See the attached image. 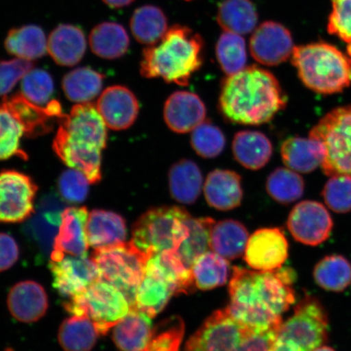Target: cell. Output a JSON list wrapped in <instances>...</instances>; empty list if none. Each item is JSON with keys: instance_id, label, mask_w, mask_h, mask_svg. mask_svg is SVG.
Segmentation results:
<instances>
[{"instance_id": "cell-33", "label": "cell", "mask_w": 351, "mask_h": 351, "mask_svg": "<svg viewBox=\"0 0 351 351\" xmlns=\"http://www.w3.org/2000/svg\"><path fill=\"white\" fill-rule=\"evenodd\" d=\"M248 239V232L243 223L226 219L215 223L210 232V249L232 261L245 252Z\"/></svg>"}, {"instance_id": "cell-23", "label": "cell", "mask_w": 351, "mask_h": 351, "mask_svg": "<svg viewBox=\"0 0 351 351\" xmlns=\"http://www.w3.org/2000/svg\"><path fill=\"white\" fill-rule=\"evenodd\" d=\"M8 306L12 317L19 322H37L47 310L48 298L45 289L33 280L17 283L8 293Z\"/></svg>"}, {"instance_id": "cell-54", "label": "cell", "mask_w": 351, "mask_h": 351, "mask_svg": "<svg viewBox=\"0 0 351 351\" xmlns=\"http://www.w3.org/2000/svg\"><path fill=\"white\" fill-rule=\"evenodd\" d=\"M313 351H335V350L331 348H329V346H319V348H318Z\"/></svg>"}, {"instance_id": "cell-26", "label": "cell", "mask_w": 351, "mask_h": 351, "mask_svg": "<svg viewBox=\"0 0 351 351\" xmlns=\"http://www.w3.org/2000/svg\"><path fill=\"white\" fill-rule=\"evenodd\" d=\"M152 318L137 308L113 328L112 339L121 351H143L153 335Z\"/></svg>"}, {"instance_id": "cell-4", "label": "cell", "mask_w": 351, "mask_h": 351, "mask_svg": "<svg viewBox=\"0 0 351 351\" xmlns=\"http://www.w3.org/2000/svg\"><path fill=\"white\" fill-rule=\"evenodd\" d=\"M203 39L191 29L174 25L154 45L143 52L140 73L146 78L186 86L203 64Z\"/></svg>"}, {"instance_id": "cell-19", "label": "cell", "mask_w": 351, "mask_h": 351, "mask_svg": "<svg viewBox=\"0 0 351 351\" xmlns=\"http://www.w3.org/2000/svg\"><path fill=\"white\" fill-rule=\"evenodd\" d=\"M206 116L207 108L203 100L191 91L174 92L165 104L164 119L174 133H190L205 121Z\"/></svg>"}, {"instance_id": "cell-7", "label": "cell", "mask_w": 351, "mask_h": 351, "mask_svg": "<svg viewBox=\"0 0 351 351\" xmlns=\"http://www.w3.org/2000/svg\"><path fill=\"white\" fill-rule=\"evenodd\" d=\"M191 215L176 206L149 209L134 223L131 243L150 258L165 251H177L187 238Z\"/></svg>"}, {"instance_id": "cell-44", "label": "cell", "mask_w": 351, "mask_h": 351, "mask_svg": "<svg viewBox=\"0 0 351 351\" xmlns=\"http://www.w3.org/2000/svg\"><path fill=\"white\" fill-rule=\"evenodd\" d=\"M191 143L195 152L204 159L217 158L225 150L226 140L222 130L204 121L192 131Z\"/></svg>"}, {"instance_id": "cell-42", "label": "cell", "mask_w": 351, "mask_h": 351, "mask_svg": "<svg viewBox=\"0 0 351 351\" xmlns=\"http://www.w3.org/2000/svg\"><path fill=\"white\" fill-rule=\"evenodd\" d=\"M216 56L222 71L227 76L245 69L247 62V51L243 35L223 32L217 43Z\"/></svg>"}, {"instance_id": "cell-47", "label": "cell", "mask_w": 351, "mask_h": 351, "mask_svg": "<svg viewBox=\"0 0 351 351\" xmlns=\"http://www.w3.org/2000/svg\"><path fill=\"white\" fill-rule=\"evenodd\" d=\"M324 202L337 213L351 212V178L332 177L322 191Z\"/></svg>"}, {"instance_id": "cell-12", "label": "cell", "mask_w": 351, "mask_h": 351, "mask_svg": "<svg viewBox=\"0 0 351 351\" xmlns=\"http://www.w3.org/2000/svg\"><path fill=\"white\" fill-rule=\"evenodd\" d=\"M38 189L28 175L15 170L0 172V223H20L32 217Z\"/></svg>"}, {"instance_id": "cell-27", "label": "cell", "mask_w": 351, "mask_h": 351, "mask_svg": "<svg viewBox=\"0 0 351 351\" xmlns=\"http://www.w3.org/2000/svg\"><path fill=\"white\" fill-rule=\"evenodd\" d=\"M280 155L288 169L309 173L322 166L324 149L322 143L313 138L291 137L282 143Z\"/></svg>"}, {"instance_id": "cell-10", "label": "cell", "mask_w": 351, "mask_h": 351, "mask_svg": "<svg viewBox=\"0 0 351 351\" xmlns=\"http://www.w3.org/2000/svg\"><path fill=\"white\" fill-rule=\"evenodd\" d=\"M91 258L100 278L119 289L136 308L135 296L149 258L130 241L95 249Z\"/></svg>"}, {"instance_id": "cell-20", "label": "cell", "mask_w": 351, "mask_h": 351, "mask_svg": "<svg viewBox=\"0 0 351 351\" xmlns=\"http://www.w3.org/2000/svg\"><path fill=\"white\" fill-rule=\"evenodd\" d=\"M88 210L85 207L65 208L61 213L58 232L55 237L53 251L76 256H87L86 223Z\"/></svg>"}, {"instance_id": "cell-39", "label": "cell", "mask_w": 351, "mask_h": 351, "mask_svg": "<svg viewBox=\"0 0 351 351\" xmlns=\"http://www.w3.org/2000/svg\"><path fill=\"white\" fill-rule=\"evenodd\" d=\"M313 276L315 283L327 291H344L351 285V263L339 254L328 256L315 265Z\"/></svg>"}, {"instance_id": "cell-49", "label": "cell", "mask_w": 351, "mask_h": 351, "mask_svg": "<svg viewBox=\"0 0 351 351\" xmlns=\"http://www.w3.org/2000/svg\"><path fill=\"white\" fill-rule=\"evenodd\" d=\"M328 32L351 44V0H332Z\"/></svg>"}, {"instance_id": "cell-34", "label": "cell", "mask_w": 351, "mask_h": 351, "mask_svg": "<svg viewBox=\"0 0 351 351\" xmlns=\"http://www.w3.org/2000/svg\"><path fill=\"white\" fill-rule=\"evenodd\" d=\"M217 21L223 32L245 35L257 27L258 14L251 0H223L219 6Z\"/></svg>"}, {"instance_id": "cell-30", "label": "cell", "mask_w": 351, "mask_h": 351, "mask_svg": "<svg viewBox=\"0 0 351 351\" xmlns=\"http://www.w3.org/2000/svg\"><path fill=\"white\" fill-rule=\"evenodd\" d=\"M4 47L16 58L32 61L42 58L47 52V38L40 26L25 25L8 32Z\"/></svg>"}, {"instance_id": "cell-29", "label": "cell", "mask_w": 351, "mask_h": 351, "mask_svg": "<svg viewBox=\"0 0 351 351\" xmlns=\"http://www.w3.org/2000/svg\"><path fill=\"white\" fill-rule=\"evenodd\" d=\"M89 44L92 52L100 58L116 60L128 51L130 37L122 25L104 21L92 29Z\"/></svg>"}, {"instance_id": "cell-50", "label": "cell", "mask_w": 351, "mask_h": 351, "mask_svg": "<svg viewBox=\"0 0 351 351\" xmlns=\"http://www.w3.org/2000/svg\"><path fill=\"white\" fill-rule=\"evenodd\" d=\"M33 68L32 61L19 58L0 60V98L10 93L17 82Z\"/></svg>"}, {"instance_id": "cell-9", "label": "cell", "mask_w": 351, "mask_h": 351, "mask_svg": "<svg viewBox=\"0 0 351 351\" xmlns=\"http://www.w3.org/2000/svg\"><path fill=\"white\" fill-rule=\"evenodd\" d=\"M309 137L323 145L324 174L351 178V105L328 112L311 129Z\"/></svg>"}, {"instance_id": "cell-13", "label": "cell", "mask_w": 351, "mask_h": 351, "mask_svg": "<svg viewBox=\"0 0 351 351\" xmlns=\"http://www.w3.org/2000/svg\"><path fill=\"white\" fill-rule=\"evenodd\" d=\"M50 269L53 285L61 296H77L97 280L99 271L91 257L52 252Z\"/></svg>"}, {"instance_id": "cell-22", "label": "cell", "mask_w": 351, "mask_h": 351, "mask_svg": "<svg viewBox=\"0 0 351 351\" xmlns=\"http://www.w3.org/2000/svg\"><path fill=\"white\" fill-rule=\"evenodd\" d=\"M87 41L81 27L72 24H60L47 38V53L60 66L72 67L86 54Z\"/></svg>"}, {"instance_id": "cell-1", "label": "cell", "mask_w": 351, "mask_h": 351, "mask_svg": "<svg viewBox=\"0 0 351 351\" xmlns=\"http://www.w3.org/2000/svg\"><path fill=\"white\" fill-rule=\"evenodd\" d=\"M293 276L289 267L253 271L236 266L227 307L237 319L249 326L262 330L279 328L282 314L295 302Z\"/></svg>"}, {"instance_id": "cell-17", "label": "cell", "mask_w": 351, "mask_h": 351, "mask_svg": "<svg viewBox=\"0 0 351 351\" xmlns=\"http://www.w3.org/2000/svg\"><path fill=\"white\" fill-rule=\"evenodd\" d=\"M3 103L23 126L25 136L29 138L44 135L53 128L52 121H58L64 115L61 105L57 100H51L46 106H38L22 94L3 99Z\"/></svg>"}, {"instance_id": "cell-31", "label": "cell", "mask_w": 351, "mask_h": 351, "mask_svg": "<svg viewBox=\"0 0 351 351\" xmlns=\"http://www.w3.org/2000/svg\"><path fill=\"white\" fill-rule=\"evenodd\" d=\"M174 295H177L172 285L160 276L145 269L142 282L136 292L135 306L152 319L163 311Z\"/></svg>"}, {"instance_id": "cell-43", "label": "cell", "mask_w": 351, "mask_h": 351, "mask_svg": "<svg viewBox=\"0 0 351 351\" xmlns=\"http://www.w3.org/2000/svg\"><path fill=\"white\" fill-rule=\"evenodd\" d=\"M23 135V126L2 103L0 105V160L13 156L27 160V155L21 148V138Z\"/></svg>"}, {"instance_id": "cell-8", "label": "cell", "mask_w": 351, "mask_h": 351, "mask_svg": "<svg viewBox=\"0 0 351 351\" xmlns=\"http://www.w3.org/2000/svg\"><path fill=\"white\" fill-rule=\"evenodd\" d=\"M64 306L72 315L89 318L101 336L106 335L131 310L130 302L124 293L102 279L69 298Z\"/></svg>"}, {"instance_id": "cell-28", "label": "cell", "mask_w": 351, "mask_h": 351, "mask_svg": "<svg viewBox=\"0 0 351 351\" xmlns=\"http://www.w3.org/2000/svg\"><path fill=\"white\" fill-rule=\"evenodd\" d=\"M171 196L180 204H193L204 188V178L194 161L181 160L171 167L169 172Z\"/></svg>"}, {"instance_id": "cell-35", "label": "cell", "mask_w": 351, "mask_h": 351, "mask_svg": "<svg viewBox=\"0 0 351 351\" xmlns=\"http://www.w3.org/2000/svg\"><path fill=\"white\" fill-rule=\"evenodd\" d=\"M130 26L136 40L147 46L160 42L169 30L165 12L153 5L137 8L131 16Z\"/></svg>"}, {"instance_id": "cell-48", "label": "cell", "mask_w": 351, "mask_h": 351, "mask_svg": "<svg viewBox=\"0 0 351 351\" xmlns=\"http://www.w3.org/2000/svg\"><path fill=\"white\" fill-rule=\"evenodd\" d=\"M89 184L86 176L80 171L73 169L66 170L59 178L60 195L68 203H82L89 193Z\"/></svg>"}, {"instance_id": "cell-46", "label": "cell", "mask_w": 351, "mask_h": 351, "mask_svg": "<svg viewBox=\"0 0 351 351\" xmlns=\"http://www.w3.org/2000/svg\"><path fill=\"white\" fill-rule=\"evenodd\" d=\"M184 333L182 319L174 317L166 319L154 328L152 339L143 351H179Z\"/></svg>"}, {"instance_id": "cell-18", "label": "cell", "mask_w": 351, "mask_h": 351, "mask_svg": "<svg viewBox=\"0 0 351 351\" xmlns=\"http://www.w3.org/2000/svg\"><path fill=\"white\" fill-rule=\"evenodd\" d=\"M96 108L108 128L121 131L134 124L138 116L139 104L128 88L112 86L101 94Z\"/></svg>"}, {"instance_id": "cell-55", "label": "cell", "mask_w": 351, "mask_h": 351, "mask_svg": "<svg viewBox=\"0 0 351 351\" xmlns=\"http://www.w3.org/2000/svg\"><path fill=\"white\" fill-rule=\"evenodd\" d=\"M187 1H190V0H187Z\"/></svg>"}, {"instance_id": "cell-11", "label": "cell", "mask_w": 351, "mask_h": 351, "mask_svg": "<svg viewBox=\"0 0 351 351\" xmlns=\"http://www.w3.org/2000/svg\"><path fill=\"white\" fill-rule=\"evenodd\" d=\"M278 337L295 342L304 351H313L326 344L328 318L322 302L311 296L302 298L292 317L282 322Z\"/></svg>"}, {"instance_id": "cell-16", "label": "cell", "mask_w": 351, "mask_h": 351, "mask_svg": "<svg viewBox=\"0 0 351 351\" xmlns=\"http://www.w3.org/2000/svg\"><path fill=\"white\" fill-rule=\"evenodd\" d=\"M288 254V241L282 231L266 228L250 237L244 258L254 270L273 271L282 267Z\"/></svg>"}, {"instance_id": "cell-53", "label": "cell", "mask_w": 351, "mask_h": 351, "mask_svg": "<svg viewBox=\"0 0 351 351\" xmlns=\"http://www.w3.org/2000/svg\"><path fill=\"white\" fill-rule=\"evenodd\" d=\"M107 6L111 8H122L130 5L134 0H102Z\"/></svg>"}, {"instance_id": "cell-41", "label": "cell", "mask_w": 351, "mask_h": 351, "mask_svg": "<svg viewBox=\"0 0 351 351\" xmlns=\"http://www.w3.org/2000/svg\"><path fill=\"white\" fill-rule=\"evenodd\" d=\"M305 182L295 171L278 168L267 179L266 190L271 199L282 204H289L304 195Z\"/></svg>"}, {"instance_id": "cell-38", "label": "cell", "mask_w": 351, "mask_h": 351, "mask_svg": "<svg viewBox=\"0 0 351 351\" xmlns=\"http://www.w3.org/2000/svg\"><path fill=\"white\" fill-rule=\"evenodd\" d=\"M104 76L89 67L72 70L63 78L62 87L66 97L73 102L89 103L99 94Z\"/></svg>"}, {"instance_id": "cell-52", "label": "cell", "mask_w": 351, "mask_h": 351, "mask_svg": "<svg viewBox=\"0 0 351 351\" xmlns=\"http://www.w3.org/2000/svg\"><path fill=\"white\" fill-rule=\"evenodd\" d=\"M270 351H304L300 346H298L292 341L285 340L282 339H276L271 346Z\"/></svg>"}, {"instance_id": "cell-40", "label": "cell", "mask_w": 351, "mask_h": 351, "mask_svg": "<svg viewBox=\"0 0 351 351\" xmlns=\"http://www.w3.org/2000/svg\"><path fill=\"white\" fill-rule=\"evenodd\" d=\"M226 258L214 252H207L197 258L192 267L195 287L208 291L227 282L230 263Z\"/></svg>"}, {"instance_id": "cell-45", "label": "cell", "mask_w": 351, "mask_h": 351, "mask_svg": "<svg viewBox=\"0 0 351 351\" xmlns=\"http://www.w3.org/2000/svg\"><path fill=\"white\" fill-rule=\"evenodd\" d=\"M54 81L45 70L32 69L21 81V94L30 102L46 106L54 93Z\"/></svg>"}, {"instance_id": "cell-5", "label": "cell", "mask_w": 351, "mask_h": 351, "mask_svg": "<svg viewBox=\"0 0 351 351\" xmlns=\"http://www.w3.org/2000/svg\"><path fill=\"white\" fill-rule=\"evenodd\" d=\"M279 329L262 330L249 326L226 307L206 320L187 341L186 351H270Z\"/></svg>"}, {"instance_id": "cell-3", "label": "cell", "mask_w": 351, "mask_h": 351, "mask_svg": "<svg viewBox=\"0 0 351 351\" xmlns=\"http://www.w3.org/2000/svg\"><path fill=\"white\" fill-rule=\"evenodd\" d=\"M58 122L59 130L52 145L57 156L69 168L80 171L90 184L100 182L101 160L107 146L108 131L97 108L90 103L77 104Z\"/></svg>"}, {"instance_id": "cell-36", "label": "cell", "mask_w": 351, "mask_h": 351, "mask_svg": "<svg viewBox=\"0 0 351 351\" xmlns=\"http://www.w3.org/2000/svg\"><path fill=\"white\" fill-rule=\"evenodd\" d=\"M99 336L97 328L89 318L72 315L61 324L58 339L65 351H90Z\"/></svg>"}, {"instance_id": "cell-6", "label": "cell", "mask_w": 351, "mask_h": 351, "mask_svg": "<svg viewBox=\"0 0 351 351\" xmlns=\"http://www.w3.org/2000/svg\"><path fill=\"white\" fill-rule=\"evenodd\" d=\"M291 60L302 82L318 94L341 93L351 85V57L330 44L295 47Z\"/></svg>"}, {"instance_id": "cell-14", "label": "cell", "mask_w": 351, "mask_h": 351, "mask_svg": "<svg viewBox=\"0 0 351 351\" xmlns=\"http://www.w3.org/2000/svg\"><path fill=\"white\" fill-rule=\"evenodd\" d=\"M287 226L297 241L307 245H320L331 235L332 219L324 206L317 201H302L289 215Z\"/></svg>"}, {"instance_id": "cell-15", "label": "cell", "mask_w": 351, "mask_h": 351, "mask_svg": "<svg viewBox=\"0 0 351 351\" xmlns=\"http://www.w3.org/2000/svg\"><path fill=\"white\" fill-rule=\"evenodd\" d=\"M295 49L291 32L282 24L265 21L252 32L250 51L254 60L265 66H276L291 58Z\"/></svg>"}, {"instance_id": "cell-25", "label": "cell", "mask_w": 351, "mask_h": 351, "mask_svg": "<svg viewBox=\"0 0 351 351\" xmlns=\"http://www.w3.org/2000/svg\"><path fill=\"white\" fill-rule=\"evenodd\" d=\"M232 150L241 166L256 171L269 163L274 148L270 139L261 132L243 130L234 135Z\"/></svg>"}, {"instance_id": "cell-32", "label": "cell", "mask_w": 351, "mask_h": 351, "mask_svg": "<svg viewBox=\"0 0 351 351\" xmlns=\"http://www.w3.org/2000/svg\"><path fill=\"white\" fill-rule=\"evenodd\" d=\"M145 269L160 276L175 289L176 295L188 293L195 287L192 270L180 260L176 251H165L152 256Z\"/></svg>"}, {"instance_id": "cell-37", "label": "cell", "mask_w": 351, "mask_h": 351, "mask_svg": "<svg viewBox=\"0 0 351 351\" xmlns=\"http://www.w3.org/2000/svg\"><path fill=\"white\" fill-rule=\"evenodd\" d=\"M216 221L209 217L187 219L189 234L176 253L188 269L192 270L197 258L210 248V232Z\"/></svg>"}, {"instance_id": "cell-51", "label": "cell", "mask_w": 351, "mask_h": 351, "mask_svg": "<svg viewBox=\"0 0 351 351\" xmlns=\"http://www.w3.org/2000/svg\"><path fill=\"white\" fill-rule=\"evenodd\" d=\"M19 247L10 234L0 232V271L10 269L19 258Z\"/></svg>"}, {"instance_id": "cell-21", "label": "cell", "mask_w": 351, "mask_h": 351, "mask_svg": "<svg viewBox=\"0 0 351 351\" xmlns=\"http://www.w3.org/2000/svg\"><path fill=\"white\" fill-rule=\"evenodd\" d=\"M204 192L210 207L230 210L239 207L243 199L241 176L229 169H215L205 180Z\"/></svg>"}, {"instance_id": "cell-2", "label": "cell", "mask_w": 351, "mask_h": 351, "mask_svg": "<svg viewBox=\"0 0 351 351\" xmlns=\"http://www.w3.org/2000/svg\"><path fill=\"white\" fill-rule=\"evenodd\" d=\"M287 104V96L278 79L258 66L245 67L222 82L219 111L227 121L234 124H265Z\"/></svg>"}, {"instance_id": "cell-24", "label": "cell", "mask_w": 351, "mask_h": 351, "mask_svg": "<svg viewBox=\"0 0 351 351\" xmlns=\"http://www.w3.org/2000/svg\"><path fill=\"white\" fill-rule=\"evenodd\" d=\"M88 243L94 249L125 243L127 226L121 215L110 210L95 209L88 217L86 223Z\"/></svg>"}]
</instances>
